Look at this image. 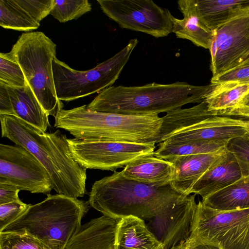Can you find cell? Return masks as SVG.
<instances>
[{
	"label": "cell",
	"instance_id": "cell-13",
	"mask_svg": "<svg viewBox=\"0 0 249 249\" xmlns=\"http://www.w3.org/2000/svg\"><path fill=\"white\" fill-rule=\"evenodd\" d=\"M248 132L245 121L216 115L173 134L162 142L178 143L196 141L230 140L244 136Z\"/></svg>",
	"mask_w": 249,
	"mask_h": 249
},
{
	"label": "cell",
	"instance_id": "cell-2",
	"mask_svg": "<svg viewBox=\"0 0 249 249\" xmlns=\"http://www.w3.org/2000/svg\"><path fill=\"white\" fill-rule=\"evenodd\" d=\"M1 137L32 154L48 172L53 188L58 194L83 197L86 169L72 158L66 136L59 130L43 132L14 115H0Z\"/></svg>",
	"mask_w": 249,
	"mask_h": 249
},
{
	"label": "cell",
	"instance_id": "cell-37",
	"mask_svg": "<svg viewBox=\"0 0 249 249\" xmlns=\"http://www.w3.org/2000/svg\"><path fill=\"white\" fill-rule=\"evenodd\" d=\"M13 114L6 86L0 83V115Z\"/></svg>",
	"mask_w": 249,
	"mask_h": 249
},
{
	"label": "cell",
	"instance_id": "cell-9",
	"mask_svg": "<svg viewBox=\"0 0 249 249\" xmlns=\"http://www.w3.org/2000/svg\"><path fill=\"white\" fill-rule=\"evenodd\" d=\"M73 159L86 169L116 171L142 156L154 154L155 142L86 141L67 138Z\"/></svg>",
	"mask_w": 249,
	"mask_h": 249
},
{
	"label": "cell",
	"instance_id": "cell-16",
	"mask_svg": "<svg viewBox=\"0 0 249 249\" xmlns=\"http://www.w3.org/2000/svg\"><path fill=\"white\" fill-rule=\"evenodd\" d=\"M118 220L103 215L81 225L64 249H114Z\"/></svg>",
	"mask_w": 249,
	"mask_h": 249
},
{
	"label": "cell",
	"instance_id": "cell-6",
	"mask_svg": "<svg viewBox=\"0 0 249 249\" xmlns=\"http://www.w3.org/2000/svg\"><path fill=\"white\" fill-rule=\"evenodd\" d=\"M56 44L42 32L22 33L9 52L48 115L55 117L64 105L56 95L53 70Z\"/></svg>",
	"mask_w": 249,
	"mask_h": 249
},
{
	"label": "cell",
	"instance_id": "cell-7",
	"mask_svg": "<svg viewBox=\"0 0 249 249\" xmlns=\"http://www.w3.org/2000/svg\"><path fill=\"white\" fill-rule=\"evenodd\" d=\"M138 43L136 38L130 39L114 56L87 71L73 69L55 57L53 61V70L58 99L61 101H72L112 86Z\"/></svg>",
	"mask_w": 249,
	"mask_h": 249
},
{
	"label": "cell",
	"instance_id": "cell-42",
	"mask_svg": "<svg viewBox=\"0 0 249 249\" xmlns=\"http://www.w3.org/2000/svg\"><path fill=\"white\" fill-rule=\"evenodd\" d=\"M248 134L249 136V130H248Z\"/></svg>",
	"mask_w": 249,
	"mask_h": 249
},
{
	"label": "cell",
	"instance_id": "cell-27",
	"mask_svg": "<svg viewBox=\"0 0 249 249\" xmlns=\"http://www.w3.org/2000/svg\"><path fill=\"white\" fill-rule=\"evenodd\" d=\"M0 26L4 29L27 33L37 29L40 23L16 0H0Z\"/></svg>",
	"mask_w": 249,
	"mask_h": 249
},
{
	"label": "cell",
	"instance_id": "cell-35",
	"mask_svg": "<svg viewBox=\"0 0 249 249\" xmlns=\"http://www.w3.org/2000/svg\"><path fill=\"white\" fill-rule=\"evenodd\" d=\"M217 115L243 120L245 122L246 127L249 130V107L235 106L227 109L218 111Z\"/></svg>",
	"mask_w": 249,
	"mask_h": 249
},
{
	"label": "cell",
	"instance_id": "cell-34",
	"mask_svg": "<svg viewBox=\"0 0 249 249\" xmlns=\"http://www.w3.org/2000/svg\"><path fill=\"white\" fill-rule=\"evenodd\" d=\"M30 205L22 201L0 205V232L7 225L21 215Z\"/></svg>",
	"mask_w": 249,
	"mask_h": 249
},
{
	"label": "cell",
	"instance_id": "cell-10",
	"mask_svg": "<svg viewBox=\"0 0 249 249\" xmlns=\"http://www.w3.org/2000/svg\"><path fill=\"white\" fill-rule=\"evenodd\" d=\"M103 12L120 27L155 37L173 31L172 15L151 0H97Z\"/></svg>",
	"mask_w": 249,
	"mask_h": 249
},
{
	"label": "cell",
	"instance_id": "cell-39",
	"mask_svg": "<svg viewBox=\"0 0 249 249\" xmlns=\"http://www.w3.org/2000/svg\"><path fill=\"white\" fill-rule=\"evenodd\" d=\"M235 106L249 107V92L240 100Z\"/></svg>",
	"mask_w": 249,
	"mask_h": 249
},
{
	"label": "cell",
	"instance_id": "cell-4",
	"mask_svg": "<svg viewBox=\"0 0 249 249\" xmlns=\"http://www.w3.org/2000/svg\"><path fill=\"white\" fill-rule=\"evenodd\" d=\"M54 126L86 141L157 143L162 123L158 114L127 115L90 110L87 105L62 109Z\"/></svg>",
	"mask_w": 249,
	"mask_h": 249
},
{
	"label": "cell",
	"instance_id": "cell-12",
	"mask_svg": "<svg viewBox=\"0 0 249 249\" xmlns=\"http://www.w3.org/2000/svg\"><path fill=\"white\" fill-rule=\"evenodd\" d=\"M209 48L213 76L237 67L249 56V12L214 30Z\"/></svg>",
	"mask_w": 249,
	"mask_h": 249
},
{
	"label": "cell",
	"instance_id": "cell-11",
	"mask_svg": "<svg viewBox=\"0 0 249 249\" xmlns=\"http://www.w3.org/2000/svg\"><path fill=\"white\" fill-rule=\"evenodd\" d=\"M0 184L47 195L53 189L48 172L32 154L22 146L2 143L0 144Z\"/></svg>",
	"mask_w": 249,
	"mask_h": 249
},
{
	"label": "cell",
	"instance_id": "cell-20",
	"mask_svg": "<svg viewBox=\"0 0 249 249\" xmlns=\"http://www.w3.org/2000/svg\"><path fill=\"white\" fill-rule=\"evenodd\" d=\"M117 220L114 249H164L144 220L133 216Z\"/></svg>",
	"mask_w": 249,
	"mask_h": 249
},
{
	"label": "cell",
	"instance_id": "cell-29",
	"mask_svg": "<svg viewBox=\"0 0 249 249\" xmlns=\"http://www.w3.org/2000/svg\"><path fill=\"white\" fill-rule=\"evenodd\" d=\"M0 83L15 88L28 84L21 68L9 53H0Z\"/></svg>",
	"mask_w": 249,
	"mask_h": 249
},
{
	"label": "cell",
	"instance_id": "cell-15",
	"mask_svg": "<svg viewBox=\"0 0 249 249\" xmlns=\"http://www.w3.org/2000/svg\"><path fill=\"white\" fill-rule=\"evenodd\" d=\"M227 151L226 146L213 153L182 156L167 160L175 168L172 186L179 192L191 195V191L197 181L218 163Z\"/></svg>",
	"mask_w": 249,
	"mask_h": 249
},
{
	"label": "cell",
	"instance_id": "cell-22",
	"mask_svg": "<svg viewBox=\"0 0 249 249\" xmlns=\"http://www.w3.org/2000/svg\"><path fill=\"white\" fill-rule=\"evenodd\" d=\"M200 15L212 31L249 12V0H196Z\"/></svg>",
	"mask_w": 249,
	"mask_h": 249
},
{
	"label": "cell",
	"instance_id": "cell-1",
	"mask_svg": "<svg viewBox=\"0 0 249 249\" xmlns=\"http://www.w3.org/2000/svg\"><path fill=\"white\" fill-rule=\"evenodd\" d=\"M195 195L179 192L171 182L147 184L126 178L121 171H115L93 183L88 201L104 215L116 220L133 216L145 221L170 213Z\"/></svg>",
	"mask_w": 249,
	"mask_h": 249
},
{
	"label": "cell",
	"instance_id": "cell-3",
	"mask_svg": "<svg viewBox=\"0 0 249 249\" xmlns=\"http://www.w3.org/2000/svg\"><path fill=\"white\" fill-rule=\"evenodd\" d=\"M214 85L195 86L185 82L156 83L141 86H110L99 93L87 107L90 110L127 115L159 114L200 103Z\"/></svg>",
	"mask_w": 249,
	"mask_h": 249
},
{
	"label": "cell",
	"instance_id": "cell-32",
	"mask_svg": "<svg viewBox=\"0 0 249 249\" xmlns=\"http://www.w3.org/2000/svg\"><path fill=\"white\" fill-rule=\"evenodd\" d=\"M211 83L213 85L224 83L249 84V62H244L229 71L212 77Z\"/></svg>",
	"mask_w": 249,
	"mask_h": 249
},
{
	"label": "cell",
	"instance_id": "cell-5",
	"mask_svg": "<svg viewBox=\"0 0 249 249\" xmlns=\"http://www.w3.org/2000/svg\"><path fill=\"white\" fill-rule=\"evenodd\" d=\"M42 201L31 205L1 232L32 236L51 249H64L81 226L90 206L88 201L63 195H47Z\"/></svg>",
	"mask_w": 249,
	"mask_h": 249
},
{
	"label": "cell",
	"instance_id": "cell-21",
	"mask_svg": "<svg viewBox=\"0 0 249 249\" xmlns=\"http://www.w3.org/2000/svg\"><path fill=\"white\" fill-rule=\"evenodd\" d=\"M5 86L12 108V115L43 132H46L50 125L49 115L39 103L29 84L21 88Z\"/></svg>",
	"mask_w": 249,
	"mask_h": 249
},
{
	"label": "cell",
	"instance_id": "cell-14",
	"mask_svg": "<svg viewBox=\"0 0 249 249\" xmlns=\"http://www.w3.org/2000/svg\"><path fill=\"white\" fill-rule=\"evenodd\" d=\"M196 205L194 198L170 213L152 219L146 224L164 249H171L187 241Z\"/></svg>",
	"mask_w": 249,
	"mask_h": 249
},
{
	"label": "cell",
	"instance_id": "cell-30",
	"mask_svg": "<svg viewBox=\"0 0 249 249\" xmlns=\"http://www.w3.org/2000/svg\"><path fill=\"white\" fill-rule=\"evenodd\" d=\"M0 249H51L39 240L29 235L0 232Z\"/></svg>",
	"mask_w": 249,
	"mask_h": 249
},
{
	"label": "cell",
	"instance_id": "cell-26",
	"mask_svg": "<svg viewBox=\"0 0 249 249\" xmlns=\"http://www.w3.org/2000/svg\"><path fill=\"white\" fill-rule=\"evenodd\" d=\"M249 92V83L216 84L204 100L210 110L218 111L235 106Z\"/></svg>",
	"mask_w": 249,
	"mask_h": 249
},
{
	"label": "cell",
	"instance_id": "cell-25",
	"mask_svg": "<svg viewBox=\"0 0 249 249\" xmlns=\"http://www.w3.org/2000/svg\"><path fill=\"white\" fill-rule=\"evenodd\" d=\"M230 140L196 141L178 143H159L154 156L167 160L182 156L209 154L226 147Z\"/></svg>",
	"mask_w": 249,
	"mask_h": 249
},
{
	"label": "cell",
	"instance_id": "cell-33",
	"mask_svg": "<svg viewBox=\"0 0 249 249\" xmlns=\"http://www.w3.org/2000/svg\"><path fill=\"white\" fill-rule=\"evenodd\" d=\"M16 1L39 23L50 14L54 5V0H16Z\"/></svg>",
	"mask_w": 249,
	"mask_h": 249
},
{
	"label": "cell",
	"instance_id": "cell-40",
	"mask_svg": "<svg viewBox=\"0 0 249 249\" xmlns=\"http://www.w3.org/2000/svg\"><path fill=\"white\" fill-rule=\"evenodd\" d=\"M186 243L184 242L181 244H179L177 246H175L172 248L171 249H186Z\"/></svg>",
	"mask_w": 249,
	"mask_h": 249
},
{
	"label": "cell",
	"instance_id": "cell-31",
	"mask_svg": "<svg viewBox=\"0 0 249 249\" xmlns=\"http://www.w3.org/2000/svg\"><path fill=\"white\" fill-rule=\"evenodd\" d=\"M228 151L234 156L239 166L242 177L249 176V136L231 139L227 145Z\"/></svg>",
	"mask_w": 249,
	"mask_h": 249
},
{
	"label": "cell",
	"instance_id": "cell-24",
	"mask_svg": "<svg viewBox=\"0 0 249 249\" xmlns=\"http://www.w3.org/2000/svg\"><path fill=\"white\" fill-rule=\"evenodd\" d=\"M201 201L204 205L218 210L249 208V176L242 177Z\"/></svg>",
	"mask_w": 249,
	"mask_h": 249
},
{
	"label": "cell",
	"instance_id": "cell-8",
	"mask_svg": "<svg viewBox=\"0 0 249 249\" xmlns=\"http://www.w3.org/2000/svg\"><path fill=\"white\" fill-rule=\"evenodd\" d=\"M186 241L218 249H249V208L218 210L199 201Z\"/></svg>",
	"mask_w": 249,
	"mask_h": 249
},
{
	"label": "cell",
	"instance_id": "cell-18",
	"mask_svg": "<svg viewBox=\"0 0 249 249\" xmlns=\"http://www.w3.org/2000/svg\"><path fill=\"white\" fill-rule=\"evenodd\" d=\"M241 178V172L234 156L228 151L218 163L197 181L191 194L200 195L203 200L230 186Z\"/></svg>",
	"mask_w": 249,
	"mask_h": 249
},
{
	"label": "cell",
	"instance_id": "cell-23",
	"mask_svg": "<svg viewBox=\"0 0 249 249\" xmlns=\"http://www.w3.org/2000/svg\"><path fill=\"white\" fill-rule=\"evenodd\" d=\"M218 111L210 110L203 100L189 108H178L162 117V123L157 143L163 142L168 137L193 124L217 115Z\"/></svg>",
	"mask_w": 249,
	"mask_h": 249
},
{
	"label": "cell",
	"instance_id": "cell-38",
	"mask_svg": "<svg viewBox=\"0 0 249 249\" xmlns=\"http://www.w3.org/2000/svg\"><path fill=\"white\" fill-rule=\"evenodd\" d=\"M186 249H218L217 248L206 245L196 244L186 241Z\"/></svg>",
	"mask_w": 249,
	"mask_h": 249
},
{
	"label": "cell",
	"instance_id": "cell-28",
	"mask_svg": "<svg viewBox=\"0 0 249 249\" xmlns=\"http://www.w3.org/2000/svg\"><path fill=\"white\" fill-rule=\"evenodd\" d=\"M91 8L88 0H54L50 15L60 22L65 23L79 18Z\"/></svg>",
	"mask_w": 249,
	"mask_h": 249
},
{
	"label": "cell",
	"instance_id": "cell-41",
	"mask_svg": "<svg viewBox=\"0 0 249 249\" xmlns=\"http://www.w3.org/2000/svg\"><path fill=\"white\" fill-rule=\"evenodd\" d=\"M246 61L249 62V56L248 57V58L247 59V60L245 62H246Z\"/></svg>",
	"mask_w": 249,
	"mask_h": 249
},
{
	"label": "cell",
	"instance_id": "cell-17",
	"mask_svg": "<svg viewBox=\"0 0 249 249\" xmlns=\"http://www.w3.org/2000/svg\"><path fill=\"white\" fill-rule=\"evenodd\" d=\"M178 4L183 18L178 19L172 15V32L178 38L189 40L198 47L209 49L213 32L204 21L196 0H179Z\"/></svg>",
	"mask_w": 249,
	"mask_h": 249
},
{
	"label": "cell",
	"instance_id": "cell-19",
	"mask_svg": "<svg viewBox=\"0 0 249 249\" xmlns=\"http://www.w3.org/2000/svg\"><path fill=\"white\" fill-rule=\"evenodd\" d=\"M174 171L171 162L151 154L129 163L121 173L129 179L147 184H164L171 182Z\"/></svg>",
	"mask_w": 249,
	"mask_h": 249
},
{
	"label": "cell",
	"instance_id": "cell-36",
	"mask_svg": "<svg viewBox=\"0 0 249 249\" xmlns=\"http://www.w3.org/2000/svg\"><path fill=\"white\" fill-rule=\"evenodd\" d=\"M19 189L15 186L0 184V205L12 202H20Z\"/></svg>",
	"mask_w": 249,
	"mask_h": 249
}]
</instances>
